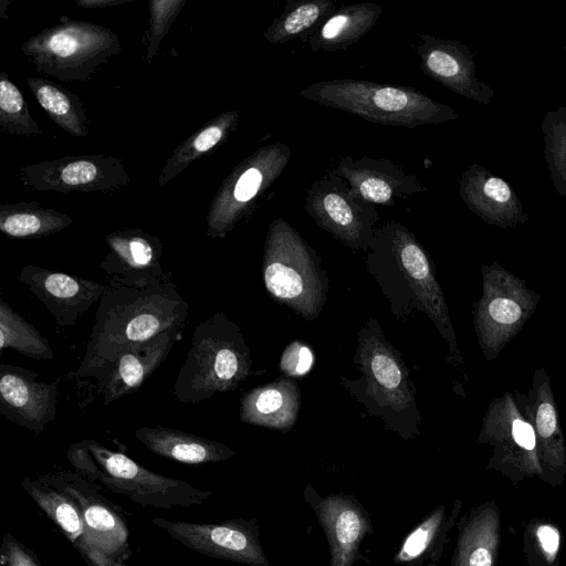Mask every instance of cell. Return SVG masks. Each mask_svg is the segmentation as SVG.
I'll list each match as a JSON object with an SVG mask.
<instances>
[{"mask_svg": "<svg viewBox=\"0 0 566 566\" xmlns=\"http://www.w3.org/2000/svg\"><path fill=\"white\" fill-rule=\"evenodd\" d=\"M188 311L189 305L170 273L145 287L106 279L83 360L73 373L77 386L86 379H96L98 385L116 355L127 345L185 327Z\"/></svg>", "mask_w": 566, "mask_h": 566, "instance_id": "1", "label": "cell"}, {"mask_svg": "<svg viewBox=\"0 0 566 566\" xmlns=\"http://www.w3.org/2000/svg\"><path fill=\"white\" fill-rule=\"evenodd\" d=\"M366 264L397 317L415 312L434 324L453 365L463 363L448 304L432 262L415 234L390 220L374 231Z\"/></svg>", "mask_w": 566, "mask_h": 566, "instance_id": "2", "label": "cell"}, {"mask_svg": "<svg viewBox=\"0 0 566 566\" xmlns=\"http://www.w3.org/2000/svg\"><path fill=\"white\" fill-rule=\"evenodd\" d=\"M353 361L361 376L355 380L340 377L342 385L402 438L420 434L421 416L409 368L373 316L358 333Z\"/></svg>", "mask_w": 566, "mask_h": 566, "instance_id": "3", "label": "cell"}, {"mask_svg": "<svg viewBox=\"0 0 566 566\" xmlns=\"http://www.w3.org/2000/svg\"><path fill=\"white\" fill-rule=\"evenodd\" d=\"M252 374L251 352L240 327L224 313L216 312L195 327L172 397L198 403L233 391Z\"/></svg>", "mask_w": 566, "mask_h": 566, "instance_id": "4", "label": "cell"}, {"mask_svg": "<svg viewBox=\"0 0 566 566\" xmlns=\"http://www.w3.org/2000/svg\"><path fill=\"white\" fill-rule=\"evenodd\" d=\"M300 94L323 106L381 125L413 128L459 117L451 106L438 103L413 87L365 80L319 81L302 88Z\"/></svg>", "mask_w": 566, "mask_h": 566, "instance_id": "5", "label": "cell"}, {"mask_svg": "<svg viewBox=\"0 0 566 566\" xmlns=\"http://www.w3.org/2000/svg\"><path fill=\"white\" fill-rule=\"evenodd\" d=\"M66 458L80 475L142 506L190 507L203 504L212 495L185 481L157 474L93 439L71 444Z\"/></svg>", "mask_w": 566, "mask_h": 566, "instance_id": "6", "label": "cell"}, {"mask_svg": "<svg viewBox=\"0 0 566 566\" xmlns=\"http://www.w3.org/2000/svg\"><path fill=\"white\" fill-rule=\"evenodd\" d=\"M263 283L276 302L306 321L321 314L328 280L321 260L301 234L284 219L271 222L264 243Z\"/></svg>", "mask_w": 566, "mask_h": 566, "instance_id": "7", "label": "cell"}, {"mask_svg": "<svg viewBox=\"0 0 566 566\" xmlns=\"http://www.w3.org/2000/svg\"><path fill=\"white\" fill-rule=\"evenodd\" d=\"M21 51L39 73L63 82H84L120 52V43L106 27L61 17L59 24L29 38Z\"/></svg>", "mask_w": 566, "mask_h": 566, "instance_id": "8", "label": "cell"}, {"mask_svg": "<svg viewBox=\"0 0 566 566\" xmlns=\"http://www.w3.org/2000/svg\"><path fill=\"white\" fill-rule=\"evenodd\" d=\"M481 274L482 296L473 304V324L483 356L492 361L532 317L542 296L497 262L482 265Z\"/></svg>", "mask_w": 566, "mask_h": 566, "instance_id": "9", "label": "cell"}, {"mask_svg": "<svg viewBox=\"0 0 566 566\" xmlns=\"http://www.w3.org/2000/svg\"><path fill=\"white\" fill-rule=\"evenodd\" d=\"M283 143L260 147L238 164L221 182L207 216V235L223 239L254 209L256 198L274 182L290 161Z\"/></svg>", "mask_w": 566, "mask_h": 566, "instance_id": "10", "label": "cell"}, {"mask_svg": "<svg viewBox=\"0 0 566 566\" xmlns=\"http://www.w3.org/2000/svg\"><path fill=\"white\" fill-rule=\"evenodd\" d=\"M305 210L314 222L350 249L368 252L379 214L376 205L355 197L329 171L307 190Z\"/></svg>", "mask_w": 566, "mask_h": 566, "instance_id": "11", "label": "cell"}, {"mask_svg": "<svg viewBox=\"0 0 566 566\" xmlns=\"http://www.w3.org/2000/svg\"><path fill=\"white\" fill-rule=\"evenodd\" d=\"M23 186L39 191L108 192L128 186L127 168L107 155L66 156L20 167Z\"/></svg>", "mask_w": 566, "mask_h": 566, "instance_id": "12", "label": "cell"}, {"mask_svg": "<svg viewBox=\"0 0 566 566\" xmlns=\"http://www.w3.org/2000/svg\"><path fill=\"white\" fill-rule=\"evenodd\" d=\"M44 476L80 503L85 526V551L81 555L96 551L124 563L130 555L127 523L122 509L99 493L101 485L75 471H57Z\"/></svg>", "mask_w": 566, "mask_h": 566, "instance_id": "13", "label": "cell"}, {"mask_svg": "<svg viewBox=\"0 0 566 566\" xmlns=\"http://www.w3.org/2000/svg\"><path fill=\"white\" fill-rule=\"evenodd\" d=\"M151 523L175 541L202 555L251 566H268L254 523L230 520L220 523L169 521L154 517Z\"/></svg>", "mask_w": 566, "mask_h": 566, "instance_id": "14", "label": "cell"}, {"mask_svg": "<svg viewBox=\"0 0 566 566\" xmlns=\"http://www.w3.org/2000/svg\"><path fill=\"white\" fill-rule=\"evenodd\" d=\"M478 442L493 447L492 465L523 472L542 471L533 427L509 391L489 403Z\"/></svg>", "mask_w": 566, "mask_h": 566, "instance_id": "15", "label": "cell"}, {"mask_svg": "<svg viewBox=\"0 0 566 566\" xmlns=\"http://www.w3.org/2000/svg\"><path fill=\"white\" fill-rule=\"evenodd\" d=\"M417 54L426 75L452 92L481 105H489L494 90L476 77L474 53L468 45L452 40L419 34Z\"/></svg>", "mask_w": 566, "mask_h": 566, "instance_id": "16", "label": "cell"}, {"mask_svg": "<svg viewBox=\"0 0 566 566\" xmlns=\"http://www.w3.org/2000/svg\"><path fill=\"white\" fill-rule=\"evenodd\" d=\"M57 381H39L31 369L0 364V413L34 432L56 418Z\"/></svg>", "mask_w": 566, "mask_h": 566, "instance_id": "17", "label": "cell"}, {"mask_svg": "<svg viewBox=\"0 0 566 566\" xmlns=\"http://www.w3.org/2000/svg\"><path fill=\"white\" fill-rule=\"evenodd\" d=\"M19 281L42 302L60 327L73 326L105 291V284L93 280L31 264L21 269Z\"/></svg>", "mask_w": 566, "mask_h": 566, "instance_id": "18", "label": "cell"}, {"mask_svg": "<svg viewBox=\"0 0 566 566\" xmlns=\"http://www.w3.org/2000/svg\"><path fill=\"white\" fill-rule=\"evenodd\" d=\"M108 252L99 268L106 279L127 286L145 287L163 280V243L140 229L111 232L105 237Z\"/></svg>", "mask_w": 566, "mask_h": 566, "instance_id": "19", "label": "cell"}, {"mask_svg": "<svg viewBox=\"0 0 566 566\" xmlns=\"http://www.w3.org/2000/svg\"><path fill=\"white\" fill-rule=\"evenodd\" d=\"M331 171L346 182L355 197L373 205L395 206L424 190L416 176L389 159L346 156Z\"/></svg>", "mask_w": 566, "mask_h": 566, "instance_id": "20", "label": "cell"}, {"mask_svg": "<svg viewBox=\"0 0 566 566\" xmlns=\"http://www.w3.org/2000/svg\"><path fill=\"white\" fill-rule=\"evenodd\" d=\"M184 327H176L144 342L124 347L114 358L98 382V394L109 406L138 389L166 360L181 338Z\"/></svg>", "mask_w": 566, "mask_h": 566, "instance_id": "21", "label": "cell"}, {"mask_svg": "<svg viewBox=\"0 0 566 566\" xmlns=\"http://www.w3.org/2000/svg\"><path fill=\"white\" fill-rule=\"evenodd\" d=\"M513 396L521 412L533 427L542 468L553 471L563 469L566 462L565 438L546 370L535 369L528 392L525 395L515 390Z\"/></svg>", "mask_w": 566, "mask_h": 566, "instance_id": "22", "label": "cell"}, {"mask_svg": "<svg viewBox=\"0 0 566 566\" xmlns=\"http://www.w3.org/2000/svg\"><path fill=\"white\" fill-rule=\"evenodd\" d=\"M459 192L469 209L485 223L507 229L530 219L511 185L478 164L462 172Z\"/></svg>", "mask_w": 566, "mask_h": 566, "instance_id": "23", "label": "cell"}, {"mask_svg": "<svg viewBox=\"0 0 566 566\" xmlns=\"http://www.w3.org/2000/svg\"><path fill=\"white\" fill-rule=\"evenodd\" d=\"M331 549V566H352L369 521L359 505L340 495H329L315 505Z\"/></svg>", "mask_w": 566, "mask_h": 566, "instance_id": "24", "label": "cell"}, {"mask_svg": "<svg viewBox=\"0 0 566 566\" xmlns=\"http://www.w3.org/2000/svg\"><path fill=\"white\" fill-rule=\"evenodd\" d=\"M300 407L298 386L281 377L247 391L240 400L239 417L248 424L287 432L297 420Z\"/></svg>", "mask_w": 566, "mask_h": 566, "instance_id": "25", "label": "cell"}, {"mask_svg": "<svg viewBox=\"0 0 566 566\" xmlns=\"http://www.w3.org/2000/svg\"><path fill=\"white\" fill-rule=\"evenodd\" d=\"M134 436L151 453L184 464L221 462L237 453L214 440L163 426L140 427Z\"/></svg>", "mask_w": 566, "mask_h": 566, "instance_id": "26", "label": "cell"}, {"mask_svg": "<svg viewBox=\"0 0 566 566\" xmlns=\"http://www.w3.org/2000/svg\"><path fill=\"white\" fill-rule=\"evenodd\" d=\"M382 12L380 6L370 2L343 6L310 35L308 45L315 52L345 49L366 35Z\"/></svg>", "mask_w": 566, "mask_h": 566, "instance_id": "27", "label": "cell"}, {"mask_svg": "<svg viewBox=\"0 0 566 566\" xmlns=\"http://www.w3.org/2000/svg\"><path fill=\"white\" fill-rule=\"evenodd\" d=\"M21 484L35 504L82 554L85 551V526L80 503L50 482L44 474L38 479L24 476Z\"/></svg>", "mask_w": 566, "mask_h": 566, "instance_id": "28", "label": "cell"}, {"mask_svg": "<svg viewBox=\"0 0 566 566\" xmlns=\"http://www.w3.org/2000/svg\"><path fill=\"white\" fill-rule=\"evenodd\" d=\"M239 124V113L228 111L219 114L184 140L167 159L158 178L163 188L199 157L224 143Z\"/></svg>", "mask_w": 566, "mask_h": 566, "instance_id": "29", "label": "cell"}, {"mask_svg": "<svg viewBox=\"0 0 566 566\" xmlns=\"http://www.w3.org/2000/svg\"><path fill=\"white\" fill-rule=\"evenodd\" d=\"M72 218L36 201L0 206V231L11 238H39L56 233L72 223Z\"/></svg>", "mask_w": 566, "mask_h": 566, "instance_id": "30", "label": "cell"}, {"mask_svg": "<svg viewBox=\"0 0 566 566\" xmlns=\"http://www.w3.org/2000/svg\"><path fill=\"white\" fill-rule=\"evenodd\" d=\"M25 81L40 106L61 129L75 137L88 135L86 109L76 94L50 80Z\"/></svg>", "mask_w": 566, "mask_h": 566, "instance_id": "31", "label": "cell"}, {"mask_svg": "<svg viewBox=\"0 0 566 566\" xmlns=\"http://www.w3.org/2000/svg\"><path fill=\"white\" fill-rule=\"evenodd\" d=\"M13 349L36 360H51L53 349L32 324L0 297V352Z\"/></svg>", "mask_w": 566, "mask_h": 566, "instance_id": "32", "label": "cell"}, {"mask_svg": "<svg viewBox=\"0 0 566 566\" xmlns=\"http://www.w3.org/2000/svg\"><path fill=\"white\" fill-rule=\"evenodd\" d=\"M334 11V2L329 0L290 1L284 11L273 20L263 36L272 44L291 41L304 34L319 19Z\"/></svg>", "mask_w": 566, "mask_h": 566, "instance_id": "33", "label": "cell"}, {"mask_svg": "<svg viewBox=\"0 0 566 566\" xmlns=\"http://www.w3.org/2000/svg\"><path fill=\"white\" fill-rule=\"evenodd\" d=\"M542 132L549 177L557 193L566 199V106L545 113Z\"/></svg>", "mask_w": 566, "mask_h": 566, "instance_id": "34", "label": "cell"}, {"mask_svg": "<svg viewBox=\"0 0 566 566\" xmlns=\"http://www.w3.org/2000/svg\"><path fill=\"white\" fill-rule=\"evenodd\" d=\"M0 129L4 134L25 137L41 134L23 94L6 72L0 73Z\"/></svg>", "mask_w": 566, "mask_h": 566, "instance_id": "35", "label": "cell"}, {"mask_svg": "<svg viewBox=\"0 0 566 566\" xmlns=\"http://www.w3.org/2000/svg\"><path fill=\"white\" fill-rule=\"evenodd\" d=\"M185 4V0H153L149 2L150 25L146 51L147 63H150L157 55L160 42Z\"/></svg>", "mask_w": 566, "mask_h": 566, "instance_id": "36", "label": "cell"}, {"mask_svg": "<svg viewBox=\"0 0 566 566\" xmlns=\"http://www.w3.org/2000/svg\"><path fill=\"white\" fill-rule=\"evenodd\" d=\"M442 517L443 512L441 509L427 517L407 536L395 560L398 563H410L422 557L434 543L442 523Z\"/></svg>", "mask_w": 566, "mask_h": 566, "instance_id": "37", "label": "cell"}, {"mask_svg": "<svg viewBox=\"0 0 566 566\" xmlns=\"http://www.w3.org/2000/svg\"><path fill=\"white\" fill-rule=\"evenodd\" d=\"M313 364L312 349L305 343L294 340L285 347L279 367L285 376L302 377L312 369Z\"/></svg>", "mask_w": 566, "mask_h": 566, "instance_id": "38", "label": "cell"}, {"mask_svg": "<svg viewBox=\"0 0 566 566\" xmlns=\"http://www.w3.org/2000/svg\"><path fill=\"white\" fill-rule=\"evenodd\" d=\"M0 559L3 566H41L35 554L9 532L2 539Z\"/></svg>", "mask_w": 566, "mask_h": 566, "instance_id": "39", "label": "cell"}, {"mask_svg": "<svg viewBox=\"0 0 566 566\" xmlns=\"http://www.w3.org/2000/svg\"><path fill=\"white\" fill-rule=\"evenodd\" d=\"M462 565L460 566H492V556L488 546L474 545L469 552L463 551L461 556Z\"/></svg>", "mask_w": 566, "mask_h": 566, "instance_id": "40", "label": "cell"}, {"mask_svg": "<svg viewBox=\"0 0 566 566\" xmlns=\"http://www.w3.org/2000/svg\"><path fill=\"white\" fill-rule=\"evenodd\" d=\"M543 549L548 554H555L559 545L558 532L549 525H543L537 531Z\"/></svg>", "mask_w": 566, "mask_h": 566, "instance_id": "41", "label": "cell"}, {"mask_svg": "<svg viewBox=\"0 0 566 566\" xmlns=\"http://www.w3.org/2000/svg\"><path fill=\"white\" fill-rule=\"evenodd\" d=\"M130 1L132 0H76V4L83 9H105Z\"/></svg>", "mask_w": 566, "mask_h": 566, "instance_id": "42", "label": "cell"}, {"mask_svg": "<svg viewBox=\"0 0 566 566\" xmlns=\"http://www.w3.org/2000/svg\"><path fill=\"white\" fill-rule=\"evenodd\" d=\"M82 556H83V558H91V559L102 564L103 566H127L124 563H119V562L109 559L96 551H87Z\"/></svg>", "mask_w": 566, "mask_h": 566, "instance_id": "43", "label": "cell"}, {"mask_svg": "<svg viewBox=\"0 0 566 566\" xmlns=\"http://www.w3.org/2000/svg\"><path fill=\"white\" fill-rule=\"evenodd\" d=\"M88 566H103L102 564L91 559V558H84Z\"/></svg>", "mask_w": 566, "mask_h": 566, "instance_id": "44", "label": "cell"}, {"mask_svg": "<svg viewBox=\"0 0 566 566\" xmlns=\"http://www.w3.org/2000/svg\"><path fill=\"white\" fill-rule=\"evenodd\" d=\"M564 50H565V52H566V42H565V46H564Z\"/></svg>", "mask_w": 566, "mask_h": 566, "instance_id": "45", "label": "cell"}]
</instances>
